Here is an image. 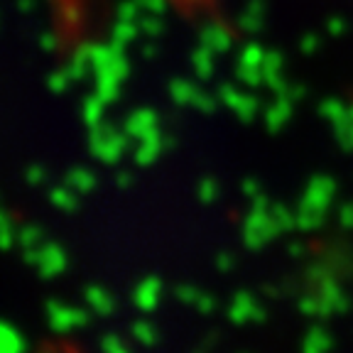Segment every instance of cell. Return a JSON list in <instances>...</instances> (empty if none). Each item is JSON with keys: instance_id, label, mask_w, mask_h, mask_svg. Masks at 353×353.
Segmentation results:
<instances>
[]
</instances>
